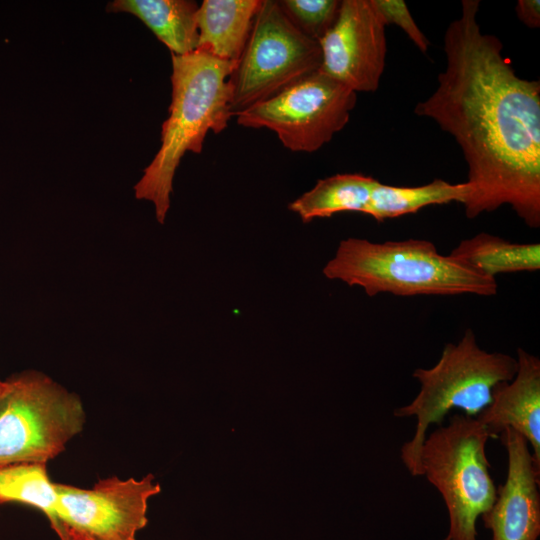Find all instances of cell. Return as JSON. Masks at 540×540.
Listing matches in <instances>:
<instances>
[{"label": "cell", "mask_w": 540, "mask_h": 540, "mask_svg": "<svg viewBox=\"0 0 540 540\" xmlns=\"http://www.w3.org/2000/svg\"><path fill=\"white\" fill-rule=\"evenodd\" d=\"M478 0H463L444 34L445 68L437 87L416 104L459 145L468 167L469 219L509 205L540 227V82L519 77L503 44L483 33Z\"/></svg>", "instance_id": "6da1fadb"}, {"label": "cell", "mask_w": 540, "mask_h": 540, "mask_svg": "<svg viewBox=\"0 0 540 540\" xmlns=\"http://www.w3.org/2000/svg\"><path fill=\"white\" fill-rule=\"evenodd\" d=\"M171 57L172 98L161 146L134 186L137 199L153 203L160 224L165 222L174 175L184 154L201 153L208 132H222L233 116L229 77L236 63L200 49Z\"/></svg>", "instance_id": "7a4b0ae2"}, {"label": "cell", "mask_w": 540, "mask_h": 540, "mask_svg": "<svg viewBox=\"0 0 540 540\" xmlns=\"http://www.w3.org/2000/svg\"><path fill=\"white\" fill-rule=\"evenodd\" d=\"M331 280L363 288L368 296L497 294L495 278L477 272L450 255L438 252L434 243L410 238L371 242L350 237L342 240L334 257L323 268Z\"/></svg>", "instance_id": "3957f363"}, {"label": "cell", "mask_w": 540, "mask_h": 540, "mask_svg": "<svg viewBox=\"0 0 540 540\" xmlns=\"http://www.w3.org/2000/svg\"><path fill=\"white\" fill-rule=\"evenodd\" d=\"M516 371V358L480 348L472 329L456 344L447 343L434 366L415 369L412 376L420 383L419 393L393 412L395 417L416 419L412 438L400 449L408 472L421 476L420 451L431 425H441L452 409L477 417L491 402L494 388L513 379Z\"/></svg>", "instance_id": "277c9868"}, {"label": "cell", "mask_w": 540, "mask_h": 540, "mask_svg": "<svg viewBox=\"0 0 540 540\" xmlns=\"http://www.w3.org/2000/svg\"><path fill=\"white\" fill-rule=\"evenodd\" d=\"M491 434L475 417L454 414L427 434L420 451L421 476L441 494L450 540H478L476 523L496 498L486 444Z\"/></svg>", "instance_id": "5b68a950"}, {"label": "cell", "mask_w": 540, "mask_h": 540, "mask_svg": "<svg viewBox=\"0 0 540 540\" xmlns=\"http://www.w3.org/2000/svg\"><path fill=\"white\" fill-rule=\"evenodd\" d=\"M84 423L76 394L38 371L12 375L0 393V465L46 464Z\"/></svg>", "instance_id": "8992f818"}, {"label": "cell", "mask_w": 540, "mask_h": 540, "mask_svg": "<svg viewBox=\"0 0 540 540\" xmlns=\"http://www.w3.org/2000/svg\"><path fill=\"white\" fill-rule=\"evenodd\" d=\"M320 66L319 42L300 32L278 1L262 0L246 46L229 77L232 115L277 95Z\"/></svg>", "instance_id": "52a82bcc"}, {"label": "cell", "mask_w": 540, "mask_h": 540, "mask_svg": "<svg viewBox=\"0 0 540 540\" xmlns=\"http://www.w3.org/2000/svg\"><path fill=\"white\" fill-rule=\"evenodd\" d=\"M357 93L320 70L236 115L239 125L267 128L293 152H314L350 119Z\"/></svg>", "instance_id": "ba28073f"}, {"label": "cell", "mask_w": 540, "mask_h": 540, "mask_svg": "<svg viewBox=\"0 0 540 540\" xmlns=\"http://www.w3.org/2000/svg\"><path fill=\"white\" fill-rule=\"evenodd\" d=\"M149 474L141 480L111 477L92 489L55 483L62 540H132L147 524L150 497L160 485Z\"/></svg>", "instance_id": "9c48e42d"}, {"label": "cell", "mask_w": 540, "mask_h": 540, "mask_svg": "<svg viewBox=\"0 0 540 540\" xmlns=\"http://www.w3.org/2000/svg\"><path fill=\"white\" fill-rule=\"evenodd\" d=\"M385 29L371 0L341 1L335 23L318 41L319 70L355 93L377 91L386 64Z\"/></svg>", "instance_id": "30bf717a"}, {"label": "cell", "mask_w": 540, "mask_h": 540, "mask_svg": "<svg viewBox=\"0 0 540 540\" xmlns=\"http://www.w3.org/2000/svg\"><path fill=\"white\" fill-rule=\"evenodd\" d=\"M499 439L507 452L505 483L497 488L491 508L481 518L492 540H537L540 535V469L526 439L511 428Z\"/></svg>", "instance_id": "8fae6325"}, {"label": "cell", "mask_w": 540, "mask_h": 540, "mask_svg": "<svg viewBox=\"0 0 540 540\" xmlns=\"http://www.w3.org/2000/svg\"><path fill=\"white\" fill-rule=\"evenodd\" d=\"M516 361L513 379L494 388L491 402L475 418L493 439L506 428L522 435L540 469V359L518 348Z\"/></svg>", "instance_id": "7c38bea8"}, {"label": "cell", "mask_w": 540, "mask_h": 540, "mask_svg": "<svg viewBox=\"0 0 540 540\" xmlns=\"http://www.w3.org/2000/svg\"><path fill=\"white\" fill-rule=\"evenodd\" d=\"M261 3L262 0H204L197 14V49L237 63Z\"/></svg>", "instance_id": "4fadbf2b"}, {"label": "cell", "mask_w": 540, "mask_h": 540, "mask_svg": "<svg viewBox=\"0 0 540 540\" xmlns=\"http://www.w3.org/2000/svg\"><path fill=\"white\" fill-rule=\"evenodd\" d=\"M199 5L192 0H115L109 12H126L139 18L165 44L182 56L197 49Z\"/></svg>", "instance_id": "5bb4252c"}, {"label": "cell", "mask_w": 540, "mask_h": 540, "mask_svg": "<svg viewBox=\"0 0 540 540\" xmlns=\"http://www.w3.org/2000/svg\"><path fill=\"white\" fill-rule=\"evenodd\" d=\"M377 179L361 173H340L320 179L288 205L304 222L338 213L365 214Z\"/></svg>", "instance_id": "9a60e30c"}, {"label": "cell", "mask_w": 540, "mask_h": 540, "mask_svg": "<svg viewBox=\"0 0 540 540\" xmlns=\"http://www.w3.org/2000/svg\"><path fill=\"white\" fill-rule=\"evenodd\" d=\"M449 255L495 279L498 274L540 269L539 243H514L484 232L462 240Z\"/></svg>", "instance_id": "2e32d148"}, {"label": "cell", "mask_w": 540, "mask_h": 540, "mask_svg": "<svg viewBox=\"0 0 540 540\" xmlns=\"http://www.w3.org/2000/svg\"><path fill=\"white\" fill-rule=\"evenodd\" d=\"M468 194L466 182L449 183L434 179L425 185L404 187L377 180L371 194L366 215L376 221L416 213L424 207L451 202L463 203Z\"/></svg>", "instance_id": "e0dca14e"}, {"label": "cell", "mask_w": 540, "mask_h": 540, "mask_svg": "<svg viewBox=\"0 0 540 540\" xmlns=\"http://www.w3.org/2000/svg\"><path fill=\"white\" fill-rule=\"evenodd\" d=\"M19 503L46 515L60 540L63 529L57 513V493L45 463L0 465V505Z\"/></svg>", "instance_id": "ac0fdd59"}, {"label": "cell", "mask_w": 540, "mask_h": 540, "mask_svg": "<svg viewBox=\"0 0 540 540\" xmlns=\"http://www.w3.org/2000/svg\"><path fill=\"white\" fill-rule=\"evenodd\" d=\"M279 6L290 22L307 37L319 41L335 23L339 0H281Z\"/></svg>", "instance_id": "d6986e66"}, {"label": "cell", "mask_w": 540, "mask_h": 540, "mask_svg": "<svg viewBox=\"0 0 540 540\" xmlns=\"http://www.w3.org/2000/svg\"><path fill=\"white\" fill-rule=\"evenodd\" d=\"M371 3L385 26L394 24L422 53H427L430 42L420 30L403 0H371Z\"/></svg>", "instance_id": "ffe728a7"}, {"label": "cell", "mask_w": 540, "mask_h": 540, "mask_svg": "<svg viewBox=\"0 0 540 540\" xmlns=\"http://www.w3.org/2000/svg\"><path fill=\"white\" fill-rule=\"evenodd\" d=\"M515 11L518 19L528 28L537 29L540 27L539 0H519Z\"/></svg>", "instance_id": "44dd1931"}, {"label": "cell", "mask_w": 540, "mask_h": 540, "mask_svg": "<svg viewBox=\"0 0 540 540\" xmlns=\"http://www.w3.org/2000/svg\"><path fill=\"white\" fill-rule=\"evenodd\" d=\"M4 386H5V381L0 380V393L2 392Z\"/></svg>", "instance_id": "7402d4cb"}, {"label": "cell", "mask_w": 540, "mask_h": 540, "mask_svg": "<svg viewBox=\"0 0 540 540\" xmlns=\"http://www.w3.org/2000/svg\"><path fill=\"white\" fill-rule=\"evenodd\" d=\"M442 540H450V538L446 535Z\"/></svg>", "instance_id": "603a6c76"}, {"label": "cell", "mask_w": 540, "mask_h": 540, "mask_svg": "<svg viewBox=\"0 0 540 540\" xmlns=\"http://www.w3.org/2000/svg\"><path fill=\"white\" fill-rule=\"evenodd\" d=\"M84 540H100V539H92V538H89V539H84ZM132 540H135V539H132Z\"/></svg>", "instance_id": "cb8c5ba5"}]
</instances>
